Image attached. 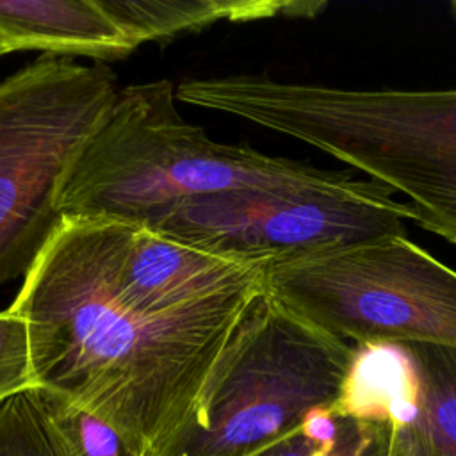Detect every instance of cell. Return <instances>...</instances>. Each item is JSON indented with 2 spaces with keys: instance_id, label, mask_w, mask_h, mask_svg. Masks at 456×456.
<instances>
[{
  "instance_id": "6da1fadb",
  "label": "cell",
  "mask_w": 456,
  "mask_h": 456,
  "mask_svg": "<svg viewBox=\"0 0 456 456\" xmlns=\"http://www.w3.org/2000/svg\"><path fill=\"white\" fill-rule=\"evenodd\" d=\"M260 280L150 315L116 290L98 221L62 217L9 306L25 319L34 387L155 456L194 419Z\"/></svg>"
},
{
  "instance_id": "7a4b0ae2",
  "label": "cell",
  "mask_w": 456,
  "mask_h": 456,
  "mask_svg": "<svg viewBox=\"0 0 456 456\" xmlns=\"http://www.w3.org/2000/svg\"><path fill=\"white\" fill-rule=\"evenodd\" d=\"M175 93L363 171L406 198L413 223L456 244V87L347 89L230 73L185 78Z\"/></svg>"
},
{
  "instance_id": "3957f363",
  "label": "cell",
  "mask_w": 456,
  "mask_h": 456,
  "mask_svg": "<svg viewBox=\"0 0 456 456\" xmlns=\"http://www.w3.org/2000/svg\"><path fill=\"white\" fill-rule=\"evenodd\" d=\"M351 173L217 142L185 121L169 80L118 89L77 155L57 194L62 217L144 226L160 208L224 191H338L360 185Z\"/></svg>"
},
{
  "instance_id": "277c9868",
  "label": "cell",
  "mask_w": 456,
  "mask_h": 456,
  "mask_svg": "<svg viewBox=\"0 0 456 456\" xmlns=\"http://www.w3.org/2000/svg\"><path fill=\"white\" fill-rule=\"evenodd\" d=\"M354 344L265 292L242 315L191 424L155 456H251L342 388Z\"/></svg>"
},
{
  "instance_id": "5b68a950",
  "label": "cell",
  "mask_w": 456,
  "mask_h": 456,
  "mask_svg": "<svg viewBox=\"0 0 456 456\" xmlns=\"http://www.w3.org/2000/svg\"><path fill=\"white\" fill-rule=\"evenodd\" d=\"M103 62L41 55L0 80V285L25 276L62 223V178L116 96Z\"/></svg>"
},
{
  "instance_id": "8992f818",
  "label": "cell",
  "mask_w": 456,
  "mask_h": 456,
  "mask_svg": "<svg viewBox=\"0 0 456 456\" xmlns=\"http://www.w3.org/2000/svg\"><path fill=\"white\" fill-rule=\"evenodd\" d=\"M262 292L353 344L456 349V271L408 235L264 265Z\"/></svg>"
},
{
  "instance_id": "52a82bcc",
  "label": "cell",
  "mask_w": 456,
  "mask_h": 456,
  "mask_svg": "<svg viewBox=\"0 0 456 456\" xmlns=\"http://www.w3.org/2000/svg\"><path fill=\"white\" fill-rule=\"evenodd\" d=\"M404 201L363 180L338 191L240 189L201 194L160 208L144 226L200 251L269 265L387 235H408Z\"/></svg>"
},
{
  "instance_id": "ba28073f",
  "label": "cell",
  "mask_w": 456,
  "mask_h": 456,
  "mask_svg": "<svg viewBox=\"0 0 456 456\" xmlns=\"http://www.w3.org/2000/svg\"><path fill=\"white\" fill-rule=\"evenodd\" d=\"M98 223L116 290L150 315L183 310L262 276V265L216 256L141 226Z\"/></svg>"
},
{
  "instance_id": "9c48e42d",
  "label": "cell",
  "mask_w": 456,
  "mask_h": 456,
  "mask_svg": "<svg viewBox=\"0 0 456 456\" xmlns=\"http://www.w3.org/2000/svg\"><path fill=\"white\" fill-rule=\"evenodd\" d=\"M0 43L9 52L121 59L137 46L98 0H0Z\"/></svg>"
},
{
  "instance_id": "30bf717a",
  "label": "cell",
  "mask_w": 456,
  "mask_h": 456,
  "mask_svg": "<svg viewBox=\"0 0 456 456\" xmlns=\"http://www.w3.org/2000/svg\"><path fill=\"white\" fill-rule=\"evenodd\" d=\"M344 420L387 429L419 426L424 390L410 353L397 344H354V354L337 401Z\"/></svg>"
},
{
  "instance_id": "8fae6325",
  "label": "cell",
  "mask_w": 456,
  "mask_h": 456,
  "mask_svg": "<svg viewBox=\"0 0 456 456\" xmlns=\"http://www.w3.org/2000/svg\"><path fill=\"white\" fill-rule=\"evenodd\" d=\"M103 12L135 45L203 30L219 21L315 18L321 0H98Z\"/></svg>"
},
{
  "instance_id": "7c38bea8",
  "label": "cell",
  "mask_w": 456,
  "mask_h": 456,
  "mask_svg": "<svg viewBox=\"0 0 456 456\" xmlns=\"http://www.w3.org/2000/svg\"><path fill=\"white\" fill-rule=\"evenodd\" d=\"M36 388L53 456H139L109 422L55 392Z\"/></svg>"
},
{
  "instance_id": "4fadbf2b",
  "label": "cell",
  "mask_w": 456,
  "mask_h": 456,
  "mask_svg": "<svg viewBox=\"0 0 456 456\" xmlns=\"http://www.w3.org/2000/svg\"><path fill=\"white\" fill-rule=\"evenodd\" d=\"M413 358L424 390L422 428L438 456H456V349L397 344Z\"/></svg>"
},
{
  "instance_id": "5bb4252c",
  "label": "cell",
  "mask_w": 456,
  "mask_h": 456,
  "mask_svg": "<svg viewBox=\"0 0 456 456\" xmlns=\"http://www.w3.org/2000/svg\"><path fill=\"white\" fill-rule=\"evenodd\" d=\"M388 440L387 428L344 420L340 436L331 444H317L297 428L251 456H387Z\"/></svg>"
},
{
  "instance_id": "9a60e30c",
  "label": "cell",
  "mask_w": 456,
  "mask_h": 456,
  "mask_svg": "<svg viewBox=\"0 0 456 456\" xmlns=\"http://www.w3.org/2000/svg\"><path fill=\"white\" fill-rule=\"evenodd\" d=\"M0 456H53L36 387L0 401Z\"/></svg>"
},
{
  "instance_id": "2e32d148",
  "label": "cell",
  "mask_w": 456,
  "mask_h": 456,
  "mask_svg": "<svg viewBox=\"0 0 456 456\" xmlns=\"http://www.w3.org/2000/svg\"><path fill=\"white\" fill-rule=\"evenodd\" d=\"M34 387L28 328L11 308L0 312V401Z\"/></svg>"
},
{
  "instance_id": "e0dca14e",
  "label": "cell",
  "mask_w": 456,
  "mask_h": 456,
  "mask_svg": "<svg viewBox=\"0 0 456 456\" xmlns=\"http://www.w3.org/2000/svg\"><path fill=\"white\" fill-rule=\"evenodd\" d=\"M387 456H438L422 424L390 429Z\"/></svg>"
},
{
  "instance_id": "ac0fdd59",
  "label": "cell",
  "mask_w": 456,
  "mask_h": 456,
  "mask_svg": "<svg viewBox=\"0 0 456 456\" xmlns=\"http://www.w3.org/2000/svg\"><path fill=\"white\" fill-rule=\"evenodd\" d=\"M449 12H451V16H452V20H454V23H456V0H452V2L449 4Z\"/></svg>"
},
{
  "instance_id": "d6986e66",
  "label": "cell",
  "mask_w": 456,
  "mask_h": 456,
  "mask_svg": "<svg viewBox=\"0 0 456 456\" xmlns=\"http://www.w3.org/2000/svg\"><path fill=\"white\" fill-rule=\"evenodd\" d=\"M2 55H5V50H4V46H2V43H0V57Z\"/></svg>"
}]
</instances>
